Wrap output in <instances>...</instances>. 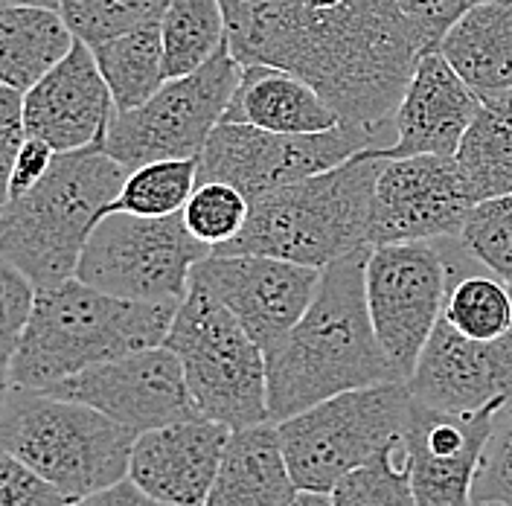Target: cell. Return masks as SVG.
<instances>
[{"instance_id": "cell-1", "label": "cell", "mask_w": 512, "mask_h": 506, "mask_svg": "<svg viewBox=\"0 0 512 506\" xmlns=\"http://www.w3.org/2000/svg\"><path fill=\"white\" fill-rule=\"evenodd\" d=\"M230 53L297 73L344 123L396 140L393 114L428 50L396 0H222Z\"/></svg>"}, {"instance_id": "cell-2", "label": "cell", "mask_w": 512, "mask_h": 506, "mask_svg": "<svg viewBox=\"0 0 512 506\" xmlns=\"http://www.w3.org/2000/svg\"><path fill=\"white\" fill-rule=\"evenodd\" d=\"M367 256L370 248H361L326 265L309 309L286 338L265 349L271 422H283L347 390L405 381L370 320L364 291Z\"/></svg>"}, {"instance_id": "cell-3", "label": "cell", "mask_w": 512, "mask_h": 506, "mask_svg": "<svg viewBox=\"0 0 512 506\" xmlns=\"http://www.w3.org/2000/svg\"><path fill=\"white\" fill-rule=\"evenodd\" d=\"M181 303L105 294L76 277L35 288L27 329L12 352V387L47 390L94 364L160 347Z\"/></svg>"}, {"instance_id": "cell-4", "label": "cell", "mask_w": 512, "mask_h": 506, "mask_svg": "<svg viewBox=\"0 0 512 506\" xmlns=\"http://www.w3.org/2000/svg\"><path fill=\"white\" fill-rule=\"evenodd\" d=\"M126 175V166L102 146L56 152L50 172L30 192L0 207V262L35 288L76 277L82 251Z\"/></svg>"}, {"instance_id": "cell-5", "label": "cell", "mask_w": 512, "mask_h": 506, "mask_svg": "<svg viewBox=\"0 0 512 506\" xmlns=\"http://www.w3.org/2000/svg\"><path fill=\"white\" fill-rule=\"evenodd\" d=\"M382 166L379 149H364L335 169L259 195L239 236L213 253H259L323 271L347 253L370 248L367 227Z\"/></svg>"}, {"instance_id": "cell-6", "label": "cell", "mask_w": 512, "mask_h": 506, "mask_svg": "<svg viewBox=\"0 0 512 506\" xmlns=\"http://www.w3.org/2000/svg\"><path fill=\"white\" fill-rule=\"evenodd\" d=\"M134 440V431L105 413L47 390L12 387L0 411V448L24 460L67 501L126 480Z\"/></svg>"}, {"instance_id": "cell-7", "label": "cell", "mask_w": 512, "mask_h": 506, "mask_svg": "<svg viewBox=\"0 0 512 506\" xmlns=\"http://www.w3.org/2000/svg\"><path fill=\"white\" fill-rule=\"evenodd\" d=\"M163 347L181 358L201 416L233 431L271 422L265 349L207 285L190 280Z\"/></svg>"}, {"instance_id": "cell-8", "label": "cell", "mask_w": 512, "mask_h": 506, "mask_svg": "<svg viewBox=\"0 0 512 506\" xmlns=\"http://www.w3.org/2000/svg\"><path fill=\"white\" fill-rule=\"evenodd\" d=\"M411 411L408 381H384L338 393L277 422L297 489L332 495L350 472L405 437Z\"/></svg>"}, {"instance_id": "cell-9", "label": "cell", "mask_w": 512, "mask_h": 506, "mask_svg": "<svg viewBox=\"0 0 512 506\" xmlns=\"http://www.w3.org/2000/svg\"><path fill=\"white\" fill-rule=\"evenodd\" d=\"M475 262L457 239L393 242L370 248L364 265L367 309L390 364L408 381L440 323L451 285L472 274Z\"/></svg>"}, {"instance_id": "cell-10", "label": "cell", "mask_w": 512, "mask_h": 506, "mask_svg": "<svg viewBox=\"0 0 512 506\" xmlns=\"http://www.w3.org/2000/svg\"><path fill=\"white\" fill-rule=\"evenodd\" d=\"M210 253L213 248L192 236L181 213L158 219L111 213L94 227L76 280L126 300L181 303L192 268Z\"/></svg>"}, {"instance_id": "cell-11", "label": "cell", "mask_w": 512, "mask_h": 506, "mask_svg": "<svg viewBox=\"0 0 512 506\" xmlns=\"http://www.w3.org/2000/svg\"><path fill=\"white\" fill-rule=\"evenodd\" d=\"M242 70L245 64L230 53V44H224L195 73L166 79L140 108L114 111L102 149L128 172L152 160L198 158L213 128L222 123Z\"/></svg>"}, {"instance_id": "cell-12", "label": "cell", "mask_w": 512, "mask_h": 506, "mask_svg": "<svg viewBox=\"0 0 512 506\" xmlns=\"http://www.w3.org/2000/svg\"><path fill=\"white\" fill-rule=\"evenodd\" d=\"M390 140L370 128L341 123L318 134H280L242 123H219L198 155V184L224 181L254 201L259 195L335 169L364 149Z\"/></svg>"}, {"instance_id": "cell-13", "label": "cell", "mask_w": 512, "mask_h": 506, "mask_svg": "<svg viewBox=\"0 0 512 506\" xmlns=\"http://www.w3.org/2000/svg\"><path fill=\"white\" fill-rule=\"evenodd\" d=\"M47 393L91 405L137 437L201 416L181 358L163 344L94 364L70 379L50 384Z\"/></svg>"}, {"instance_id": "cell-14", "label": "cell", "mask_w": 512, "mask_h": 506, "mask_svg": "<svg viewBox=\"0 0 512 506\" xmlns=\"http://www.w3.org/2000/svg\"><path fill=\"white\" fill-rule=\"evenodd\" d=\"M472 207L475 198L454 158H384L373 190L367 245L457 239Z\"/></svg>"}, {"instance_id": "cell-15", "label": "cell", "mask_w": 512, "mask_h": 506, "mask_svg": "<svg viewBox=\"0 0 512 506\" xmlns=\"http://www.w3.org/2000/svg\"><path fill=\"white\" fill-rule=\"evenodd\" d=\"M320 277V268L259 253H210L192 268V280L207 285L262 349L291 332L315 300Z\"/></svg>"}, {"instance_id": "cell-16", "label": "cell", "mask_w": 512, "mask_h": 506, "mask_svg": "<svg viewBox=\"0 0 512 506\" xmlns=\"http://www.w3.org/2000/svg\"><path fill=\"white\" fill-rule=\"evenodd\" d=\"M408 390L416 405L443 413L512 411V332L495 341H475L440 317Z\"/></svg>"}, {"instance_id": "cell-17", "label": "cell", "mask_w": 512, "mask_h": 506, "mask_svg": "<svg viewBox=\"0 0 512 506\" xmlns=\"http://www.w3.org/2000/svg\"><path fill=\"white\" fill-rule=\"evenodd\" d=\"M501 413V408H486L478 413H443L414 402L405 443L416 504L472 506V486L480 454Z\"/></svg>"}, {"instance_id": "cell-18", "label": "cell", "mask_w": 512, "mask_h": 506, "mask_svg": "<svg viewBox=\"0 0 512 506\" xmlns=\"http://www.w3.org/2000/svg\"><path fill=\"white\" fill-rule=\"evenodd\" d=\"M233 428L195 416L140 434L131 445L128 480L158 504L204 506Z\"/></svg>"}, {"instance_id": "cell-19", "label": "cell", "mask_w": 512, "mask_h": 506, "mask_svg": "<svg viewBox=\"0 0 512 506\" xmlns=\"http://www.w3.org/2000/svg\"><path fill=\"white\" fill-rule=\"evenodd\" d=\"M114 111V96L94 50L79 38L62 62L24 94L27 134L50 143L56 152L102 146Z\"/></svg>"}, {"instance_id": "cell-20", "label": "cell", "mask_w": 512, "mask_h": 506, "mask_svg": "<svg viewBox=\"0 0 512 506\" xmlns=\"http://www.w3.org/2000/svg\"><path fill=\"white\" fill-rule=\"evenodd\" d=\"M478 94L457 76L437 47H428L393 114L396 140L379 149L382 158L440 155L454 158L463 134L480 111Z\"/></svg>"}, {"instance_id": "cell-21", "label": "cell", "mask_w": 512, "mask_h": 506, "mask_svg": "<svg viewBox=\"0 0 512 506\" xmlns=\"http://www.w3.org/2000/svg\"><path fill=\"white\" fill-rule=\"evenodd\" d=\"M222 123L280 131V134H318L341 126V114L297 73L248 64L227 102Z\"/></svg>"}, {"instance_id": "cell-22", "label": "cell", "mask_w": 512, "mask_h": 506, "mask_svg": "<svg viewBox=\"0 0 512 506\" xmlns=\"http://www.w3.org/2000/svg\"><path fill=\"white\" fill-rule=\"evenodd\" d=\"M437 50L483 105L512 102V0H483L466 9Z\"/></svg>"}, {"instance_id": "cell-23", "label": "cell", "mask_w": 512, "mask_h": 506, "mask_svg": "<svg viewBox=\"0 0 512 506\" xmlns=\"http://www.w3.org/2000/svg\"><path fill=\"white\" fill-rule=\"evenodd\" d=\"M277 422L236 428L204 506H288L297 498Z\"/></svg>"}, {"instance_id": "cell-24", "label": "cell", "mask_w": 512, "mask_h": 506, "mask_svg": "<svg viewBox=\"0 0 512 506\" xmlns=\"http://www.w3.org/2000/svg\"><path fill=\"white\" fill-rule=\"evenodd\" d=\"M76 35L59 9L0 6V82L27 94L64 56Z\"/></svg>"}, {"instance_id": "cell-25", "label": "cell", "mask_w": 512, "mask_h": 506, "mask_svg": "<svg viewBox=\"0 0 512 506\" xmlns=\"http://www.w3.org/2000/svg\"><path fill=\"white\" fill-rule=\"evenodd\" d=\"M94 59L108 82L117 111L140 108L166 85L160 21L94 44Z\"/></svg>"}, {"instance_id": "cell-26", "label": "cell", "mask_w": 512, "mask_h": 506, "mask_svg": "<svg viewBox=\"0 0 512 506\" xmlns=\"http://www.w3.org/2000/svg\"><path fill=\"white\" fill-rule=\"evenodd\" d=\"M454 160L475 204L512 195V102L480 105Z\"/></svg>"}, {"instance_id": "cell-27", "label": "cell", "mask_w": 512, "mask_h": 506, "mask_svg": "<svg viewBox=\"0 0 512 506\" xmlns=\"http://www.w3.org/2000/svg\"><path fill=\"white\" fill-rule=\"evenodd\" d=\"M166 79H181L227 44L222 0H169L160 18Z\"/></svg>"}, {"instance_id": "cell-28", "label": "cell", "mask_w": 512, "mask_h": 506, "mask_svg": "<svg viewBox=\"0 0 512 506\" xmlns=\"http://www.w3.org/2000/svg\"><path fill=\"white\" fill-rule=\"evenodd\" d=\"M198 187V158H169L143 163L131 169L123 181L120 195L105 207L111 213H131V216H172L181 213Z\"/></svg>"}, {"instance_id": "cell-29", "label": "cell", "mask_w": 512, "mask_h": 506, "mask_svg": "<svg viewBox=\"0 0 512 506\" xmlns=\"http://www.w3.org/2000/svg\"><path fill=\"white\" fill-rule=\"evenodd\" d=\"M443 317L475 341H495L512 332V288L495 274H466L451 285Z\"/></svg>"}, {"instance_id": "cell-30", "label": "cell", "mask_w": 512, "mask_h": 506, "mask_svg": "<svg viewBox=\"0 0 512 506\" xmlns=\"http://www.w3.org/2000/svg\"><path fill=\"white\" fill-rule=\"evenodd\" d=\"M332 506H419L411 483L405 437L387 445L332 489Z\"/></svg>"}, {"instance_id": "cell-31", "label": "cell", "mask_w": 512, "mask_h": 506, "mask_svg": "<svg viewBox=\"0 0 512 506\" xmlns=\"http://www.w3.org/2000/svg\"><path fill=\"white\" fill-rule=\"evenodd\" d=\"M169 0H62L59 12L67 27L88 47L128 30L155 24Z\"/></svg>"}, {"instance_id": "cell-32", "label": "cell", "mask_w": 512, "mask_h": 506, "mask_svg": "<svg viewBox=\"0 0 512 506\" xmlns=\"http://www.w3.org/2000/svg\"><path fill=\"white\" fill-rule=\"evenodd\" d=\"M457 242L478 268L512 288V195L475 204Z\"/></svg>"}, {"instance_id": "cell-33", "label": "cell", "mask_w": 512, "mask_h": 506, "mask_svg": "<svg viewBox=\"0 0 512 506\" xmlns=\"http://www.w3.org/2000/svg\"><path fill=\"white\" fill-rule=\"evenodd\" d=\"M181 216L195 239H201L210 248H219L239 236V230L251 216V201L233 184L207 181L195 187Z\"/></svg>"}, {"instance_id": "cell-34", "label": "cell", "mask_w": 512, "mask_h": 506, "mask_svg": "<svg viewBox=\"0 0 512 506\" xmlns=\"http://www.w3.org/2000/svg\"><path fill=\"white\" fill-rule=\"evenodd\" d=\"M472 506H512V411L501 413L480 454Z\"/></svg>"}, {"instance_id": "cell-35", "label": "cell", "mask_w": 512, "mask_h": 506, "mask_svg": "<svg viewBox=\"0 0 512 506\" xmlns=\"http://www.w3.org/2000/svg\"><path fill=\"white\" fill-rule=\"evenodd\" d=\"M32 303H35V285L12 265L0 262V355L15 352L27 329Z\"/></svg>"}, {"instance_id": "cell-36", "label": "cell", "mask_w": 512, "mask_h": 506, "mask_svg": "<svg viewBox=\"0 0 512 506\" xmlns=\"http://www.w3.org/2000/svg\"><path fill=\"white\" fill-rule=\"evenodd\" d=\"M67 498L24 460L0 448V506H64Z\"/></svg>"}, {"instance_id": "cell-37", "label": "cell", "mask_w": 512, "mask_h": 506, "mask_svg": "<svg viewBox=\"0 0 512 506\" xmlns=\"http://www.w3.org/2000/svg\"><path fill=\"white\" fill-rule=\"evenodd\" d=\"M27 140V123H24V94L0 82V207L9 192V175L15 158Z\"/></svg>"}, {"instance_id": "cell-38", "label": "cell", "mask_w": 512, "mask_h": 506, "mask_svg": "<svg viewBox=\"0 0 512 506\" xmlns=\"http://www.w3.org/2000/svg\"><path fill=\"white\" fill-rule=\"evenodd\" d=\"M396 3L408 15V21L419 30V35L425 38V44L437 47L448 27L466 9H472L475 3H483V0H396Z\"/></svg>"}, {"instance_id": "cell-39", "label": "cell", "mask_w": 512, "mask_h": 506, "mask_svg": "<svg viewBox=\"0 0 512 506\" xmlns=\"http://www.w3.org/2000/svg\"><path fill=\"white\" fill-rule=\"evenodd\" d=\"M53 158H56V149L50 143H44V140L27 134V140H24L18 158H15V166H12V175H9V192H6V198H15V195L30 192L50 172Z\"/></svg>"}, {"instance_id": "cell-40", "label": "cell", "mask_w": 512, "mask_h": 506, "mask_svg": "<svg viewBox=\"0 0 512 506\" xmlns=\"http://www.w3.org/2000/svg\"><path fill=\"white\" fill-rule=\"evenodd\" d=\"M152 501L131 483V480H120L108 489H99L94 495H85V498H76V501H67L64 506H149Z\"/></svg>"}, {"instance_id": "cell-41", "label": "cell", "mask_w": 512, "mask_h": 506, "mask_svg": "<svg viewBox=\"0 0 512 506\" xmlns=\"http://www.w3.org/2000/svg\"><path fill=\"white\" fill-rule=\"evenodd\" d=\"M12 355H0V411L6 408V399L12 393V370H9Z\"/></svg>"}, {"instance_id": "cell-42", "label": "cell", "mask_w": 512, "mask_h": 506, "mask_svg": "<svg viewBox=\"0 0 512 506\" xmlns=\"http://www.w3.org/2000/svg\"><path fill=\"white\" fill-rule=\"evenodd\" d=\"M288 506H332V498L318 495V492H297V498Z\"/></svg>"}, {"instance_id": "cell-43", "label": "cell", "mask_w": 512, "mask_h": 506, "mask_svg": "<svg viewBox=\"0 0 512 506\" xmlns=\"http://www.w3.org/2000/svg\"><path fill=\"white\" fill-rule=\"evenodd\" d=\"M62 0H0V6H47V9H59Z\"/></svg>"}, {"instance_id": "cell-44", "label": "cell", "mask_w": 512, "mask_h": 506, "mask_svg": "<svg viewBox=\"0 0 512 506\" xmlns=\"http://www.w3.org/2000/svg\"><path fill=\"white\" fill-rule=\"evenodd\" d=\"M149 506H169V504H158V501H152V504H149Z\"/></svg>"}]
</instances>
